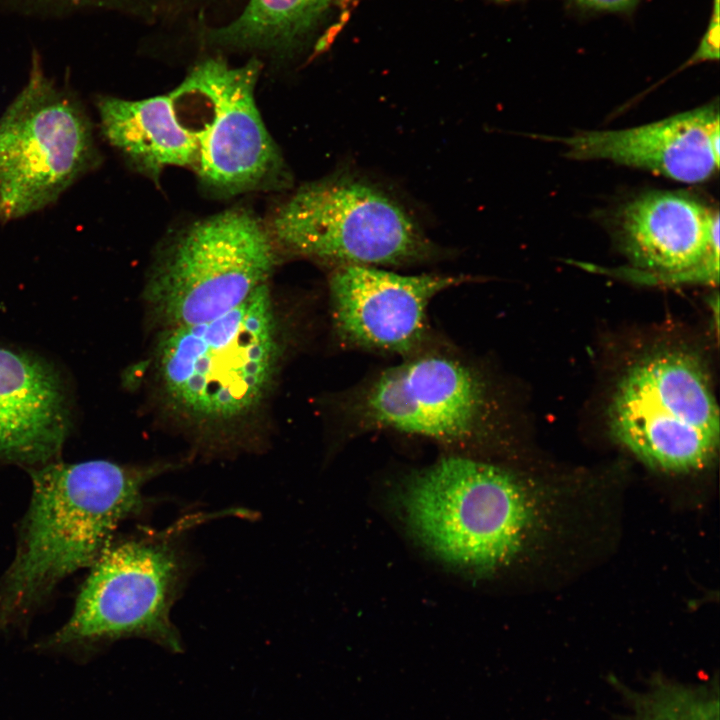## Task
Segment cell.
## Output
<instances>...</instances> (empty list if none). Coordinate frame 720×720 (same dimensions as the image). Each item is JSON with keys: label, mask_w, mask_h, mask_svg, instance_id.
<instances>
[{"label": "cell", "mask_w": 720, "mask_h": 720, "mask_svg": "<svg viewBox=\"0 0 720 720\" xmlns=\"http://www.w3.org/2000/svg\"><path fill=\"white\" fill-rule=\"evenodd\" d=\"M160 471L107 460L34 467L16 555L0 583V628L23 622L61 580L91 566Z\"/></svg>", "instance_id": "obj_1"}, {"label": "cell", "mask_w": 720, "mask_h": 720, "mask_svg": "<svg viewBox=\"0 0 720 720\" xmlns=\"http://www.w3.org/2000/svg\"><path fill=\"white\" fill-rule=\"evenodd\" d=\"M283 343L267 284L207 322L164 329L154 370L166 407L206 430L254 413L275 379Z\"/></svg>", "instance_id": "obj_2"}, {"label": "cell", "mask_w": 720, "mask_h": 720, "mask_svg": "<svg viewBox=\"0 0 720 720\" xmlns=\"http://www.w3.org/2000/svg\"><path fill=\"white\" fill-rule=\"evenodd\" d=\"M400 508L409 531L434 558L488 577L524 550L536 525L535 497L511 471L449 455L405 480Z\"/></svg>", "instance_id": "obj_3"}, {"label": "cell", "mask_w": 720, "mask_h": 720, "mask_svg": "<svg viewBox=\"0 0 720 720\" xmlns=\"http://www.w3.org/2000/svg\"><path fill=\"white\" fill-rule=\"evenodd\" d=\"M267 228L276 247L333 268L404 266L443 255L397 198L348 172L301 187Z\"/></svg>", "instance_id": "obj_4"}, {"label": "cell", "mask_w": 720, "mask_h": 720, "mask_svg": "<svg viewBox=\"0 0 720 720\" xmlns=\"http://www.w3.org/2000/svg\"><path fill=\"white\" fill-rule=\"evenodd\" d=\"M267 226L230 209L189 227L156 263L144 291L162 328L213 320L267 284L276 261Z\"/></svg>", "instance_id": "obj_5"}, {"label": "cell", "mask_w": 720, "mask_h": 720, "mask_svg": "<svg viewBox=\"0 0 720 720\" xmlns=\"http://www.w3.org/2000/svg\"><path fill=\"white\" fill-rule=\"evenodd\" d=\"M494 402L482 373L439 353L408 356L344 395L352 432L392 431L472 449L493 430Z\"/></svg>", "instance_id": "obj_6"}, {"label": "cell", "mask_w": 720, "mask_h": 720, "mask_svg": "<svg viewBox=\"0 0 720 720\" xmlns=\"http://www.w3.org/2000/svg\"><path fill=\"white\" fill-rule=\"evenodd\" d=\"M99 162L84 106L35 58L28 82L0 118V222L53 204Z\"/></svg>", "instance_id": "obj_7"}, {"label": "cell", "mask_w": 720, "mask_h": 720, "mask_svg": "<svg viewBox=\"0 0 720 720\" xmlns=\"http://www.w3.org/2000/svg\"><path fill=\"white\" fill-rule=\"evenodd\" d=\"M612 433L632 453L665 471L707 464L719 443V412L704 367L693 355L664 350L634 364L609 408Z\"/></svg>", "instance_id": "obj_8"}, {"label": "cell", "mask_w": 720, "mask_h": 720, "mask_svg": "<svg viewBox=\"0 0 720 720\" xmlns=\"http://www.w3.org/2000/svg\"><path fill=\"white\" fill-rule=\"evenodd\" d=\"M90 567L71 616L38 649L83 657L128 636L181 649L169 618L183 568L174 544L160 537L109 543Z\"/></svg>", "instance_id": "obj_9"}, {"label": "cell", "mask_w": 720, "mask_h": 720, "mask_svg": "<svg viewBox=\"0 0 720 720\" xmlns=\"http://www.w3.org/2000/svg\"><path fill=\"white\" fill-rule=\"evenodd\" d=\"M258 73L256 62L234 67L208 59L172 91L176 105L192 115V124H182L196 139L195 170L219 192L256 188L281 168L254 98Z\"/></svg>", "instance_id": "obj_10"}, {"label": "cell", "mask_w": 720, "mask_h": 720, "mask_svg": "<svg viewBox=\"0 0 720 720\" xmlns=\"http://www.w3.org/2000/svg\"><path fill=\"white\" fill-rule=\"evenodd\" d=\"M471 280L467 275H402L375 266L334 267L328 281L334 334L347 348L417 354L428 340L432 299Z\"/></svg>", "instance_id": "obj_11"}, {"label": "cell", "mask_w": 720, "mask_h": 720, "mask_svg": "<svg viewBox=\"0 0 720 720\" xmlns=\"http://www.w3.org/2000/svg\"><path fill=\"white\" fill-rule=\"evenodd\" d=\"M73 424L63 371L37 352L0 344V461L37 467L56 460Z\"/></svg>", "instance_id": "obj_12"}, {"label": "cell", "mask_w": 720, "mask_h": 720, "mask_svg": "<svg viewBox=\"0 0 720 720\" xmlns=\"http://www.w3.org/2000/svg\"><path fill=\"white\" fill-rule=\"evenodd\" d=\"M624 252L665 279L717 282L719 213L680 193L654 191L629 202L620 218Z\"/></svg>", "instance_id": "obj_13"}, {"label": "cell", "mask_w": 720, "mask_h": 720, "mask_svg": "<svg viewBox=\"0 0 720 720\" xmlns=\"http://www.w3.org/2000/svg\"><path fill=\"white\" fill-rule=\"evenodd\" d=\"M719 111L710 103L660 121L621 130L550 138L575 160H609L683 183H699L719 168Z\"/></svg>", "instance_id": "obj_14"}, {"label": "cell", "mask_w": 720, "mask_h": 720, "mask_svg": "<svg viewBox=\"0 0 720 720\" xmlns=\"http://www.w3.org/2000/svg\"><path fill=\"white\" fill-rule=\"evenodd\" d=\"M103 136L138 170L158 177L168 166L197 164V143L180 121L173 92L142 100L111 96L96 102Z\"/></svg>", "instance_id": "obj_15"}, {"label": "cell", "mask_w": 720, "mask_h": 720, "mask_svg": "<svg viewBox=\"0 0 720 720\" xmlns=\"http://www.w3.org/2000/svg\"><path fill=\"white\" fill-rule=\"evenodd\" d=\"M356 0H249L242 13L218 30V41L282 46L305 37L328 16L343 24Z\"/></svg>", "instance_id": "obj_16"}, {"label": "cell", "mask_w": 720, "mask_h": 720, "mask_svg": "<svg viewBox=\"0 0 720 720\" xmlns=\"http://www.w3.org/2000/svg\"><path fill=\"white\" fill-rule=\"evenodd\" d=\"M629 720H719V696L710 687L655 679L642 692H628Z\"/></svg>", "instance_id": "obj_17"}, {"label": "cell", "mask_w": 720, "mask_h": 720, "mask_svg": "<svg viewBox=\"0 0 720 720\" xmlns=\"http://www.w3.org/2000/svg\"><path fill=\"white\" fill-rule=\"evenodd\" d=\"M719 0H714L710 21L700 44L688 64L717 60L719 57Z\"/></svg>", "instance_id": "obj_18"}, {"label": "cell", "mask_w": 720, "mask_h": 720, "mask_svg": "<svg viewBox=\"0 0 720 720\" xmlns=\"http://www.w3.org/2000/svg\"><path fill=\"white\" fill-rule=\"evenodd\" d=\"M497 4L523 2L526 0H493ZM568 4L590 12L630 13L640 0H564Z\"/></svg>", "instance_id": "obj_19"}, {"label": "cell", "mask_w": 720, "mask_h": 720, "mask_svg": "<svg viewBox=\"0 0 720 720\" xmlns=\"http://www.w3.org/2000/svg\"><path fill=\"white\" fill-rule=\"evenodd\" d=\"M68 1L81 4V3H88V2L97 1V0H68Z\"/></svg>", "instance_id": "obj_20"}]
</instances>
